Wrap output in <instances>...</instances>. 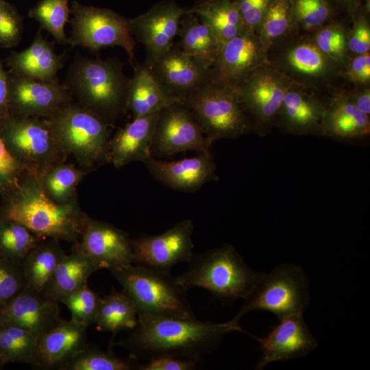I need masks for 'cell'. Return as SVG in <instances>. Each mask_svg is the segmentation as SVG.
I'll use <instances>...</instances> for the list:
<instances>
[{
    "instance_id": "obj_1",
    "label": "cell",
    "mask_w": 370,
    "mask_h": 370,
    "mask_svg": "<svg viewBox=\"0 0 370 370\" xmlns=\"http://www.w3.org/2000/svg\"><path fill=\"white\" fill-rule=\"evenodd\" d=\"M244 332L238 322L201 321L195 319L160 318L138 320L130 334L114 345L124 347L137 360L170 355L201 360L213 351L223 336Z\"/></svg>"
},
{
    "instance_id": "obj_2",
    "label": "cell",
    "mask_w": 370,
    "mask_h": 370,
    "mask_svg": "<svg viewBox=\"0 0 370 370\" xmlns=\"http://www.w3.org/2000/svg\"><path fill=\"white\" fill-rule=\"evenodd\" d=\"M7 197L0 219L16 221L43 238L78 242L88 217L75 201L65 204L54 201L40 177L29 174Z\"/></svg>"
},
{
    "instance_id": "obj_3",
    "label": "cell",
    "mask_w": 370,
    "mask_h": 370,
    "mask_svg": "<svg viewBox=\"0 0 370 370\" xmlns=\"http://www.w3.org/2000/svg\"><path fill=\"white\" fill-rule=\"evenodd\" d=\"M109 271L133 300L138 320L196 318L187 291L170 271L133 264Z\"/></svg>"
},
{
    "instance_id": "obj_4",
    "label": "cell",
    "mask_w": 370,
    "mask_h": 370,
    "mask_svg": "<svg viewBox=\"0 0 370 370\" xmlns=\"http://www.w3.org/2000/svg\"><path fill=\"white\" fill-rule=\"evenodd\" d=\"M68 89L109 124L127 109L130 78L116 59L79 57L68 73Z\"/></svg>"
},
{
    "instance_id": "obj_5",
    "label": "cell",
    "mask_w": 370,
    "mask_h": 370,
    "mask_svg": "<svg viewBox=\"0 0 370 370\" xmlns=\"http://www.w3.org/2000/svg\"><path fill=\"white\" fill-rule=\"evenodd\" d=\"M186 271L176 277L186 290L199 287L225 301L245 299L262 273L249 268L231 245L193 254Z\"/></svg>"
},
{
    "instance_id": "obj_6",
    "label": "cell",
    "mask_w": 370,
    "mask_h": 370,
    "mask_svg": "<svg viewBox=\"0 0 370 370\" xmlns=\"http://www.w3.org/2000/svg\"><path fill=\"white\" fill-rule=\"evenodd\" d=\"M47 119L63 153L87 167L110 162L109 123L99 116L69 103Z\"/></svg>"
},
{
    "instance_id": "obj_7",
    "label": "cell",
    "mask_w": 370,
    "mask_h": 370,
    "mask_svg": "<svg viewBox=\"0 0 370 370\" xmlns=\"http://www.w3.org/2000/svg\"><path fill=\"white\" fill-rule=\"evenodd\" d=\"M183 102L190 109L210 143L252 132L236 87L210 77Z\"/></svg>"
},
{
    "instance_id": "obj_8",
    "label": "cell",
    "mask_w": 370,
    "mask_h": 370,
    "mask_svg": "<svg viewBox=\"0 0 370 370\" xmlns=\"http://www.w3.org/2000/svg\"><path fill=\"white\" fill-rule=\"evenodd\" d=\"M245 303L232 319L239 322L247 313L267 310L278 319L303 313L310 302L309 283L303 269L298 264L284 263L267 273H262Z\"/></svg>"
},
{
    "instance_id": "obj_9",
    "label": "cell",
    "mask_w": 370,
    "mask_h": 370,
    "mask_svg": "<svg viewBox=\"0 0 370 370\" xmlns=\"http://www.w3.org/2000/svg\"><path fill=\"white\" fill-rule=\"evenodd\" d=\"M297 32L271 47L268 60L295 84L316 91L342 76L341 66L324 53L312 37Z\"/></svg>"
},
{
    "instance_id": "obj_10",
    "label": "cell",
    "mask_w": 370,
    "mask_h": 370,
    "mask_svg": "<svg viewBox=\"0 0 370 370\" xmlns=\"http://www.w3.org/2000/svg\"><path fill=\"white\" fill-rule=\"evenodd\" d=\"M0 135L30 175L41 177L63 153L47 118L10 114L0 121Z\"/></svg>"
},
{
    "instance_id": "obj_11",
    "label": "cell",
    "mask_w": 370,
    "mask_h": 370,
    "mask_svg": "<svg viewBox=\"0 0 370 370\" xmlns=\"http://www.w3.org/2000/svg\"><path fill=\"white\" fill-rule=\"evenodd\" d=\"M294 84L268 60L236 87L252 132L260 136L271 132L286 93Z\"/></svg>"
},
{
    "instance_id": "obj_12",
    "label": "cell",
    "mask_w": 370,
    "mask_h": 370,
    "mask_svg": "<svg viewBox=\"0 0 370 370\" xmlns=\"http://www.w3.org/2000/svg\"><path fill=\"white\" fill-rule=\"evenodd\" d=\"M70 11V44L92 51L119 46L126 51L133 64L135 42L128 19L109 9L84 5L75 1Z\"/></svg>"
},
{
    "instance_id": "obj_13",
    "label": "cell",
    "mask_w": 370,
    "mask_h": 370,
    "mask_svg": "<svg viewBox=\"0 0 370 370\" xmlns=\"http://www.w3.org/2000/svg\"><path fill=\"white\" fill-rule=\"evenodd\" d=\"M212 145L184 102L173 103L159 112L151 145L152 157H169L188 151L208 152Z\"/></svg>"
},
{
    "instance_id": "obj_14",
    "label": "cell",
    "mask_w": 370,
    "mask_h": 370,
    "mask_svg": "<svg viewBox=\"0 0 370 370\" xmlns=\"http://www.w3.org/2000/svg\"><path fill=\"white\" fill-rule=\"evenodd\" d=\"M194 225L184 219L158 235H142L130 240L133 264L170 271L175 264L193 257Z\"/></svg>"
},
{
    "instance_id": "obj_15",
    "label": "cell",
    "mask_w": 370,
    "mask_h": 370,
    "mask_svg": "<svg viewBox=\"0 0 370 370\" xmlns=\"http://www.w3.org/2000/svg\"><path fill=\"white\" fill-rule=\"evenodd\" d=\"M71 103L68 88L57 81L44 82L9 75L8 106L11 115L49 118Z\"/></svg>"
},
{
    "instance_id": "obj_16",
    "label": "cell",
    "mask_w": 370,
    "mask_h": 370,
    "mask_svg": "<svg viewBox=\"0 0 370 370\" xmlns=\"http://www.w3.org/2000/svg\"><path fill=\"white\" fill-rule=\"evenodd\" d=\"M186 10L172 1H160L149 10L128 19L130 32L141 42L151 62L167 51L177 35Z\"/></svg>"
},
{
    "instance_id": "obj_17",
    "label": "cell",
    "mask_w": 370,
    "mask_h": 370,
    "mask_svg": "<svg viewBox=\"0 0 370 370\" xmlns=\"http://www.w3.org/2000/svg\"><path fill=\"white\" fill-rule=\"evenodd\" d=\"M278 325L260 338L262 352L256 369H263L272 362L286 361L303 357L318 345V342L306 325L303 313L291 314L279 319Z\"/></svg>"
},
{
    "instance_id": "obj_18",
    "label": "cell",
    "mask_w": 370,
    "mask_h": 370,
    "mask_svg": "<svg viewBox=\"0 0 370 370\" xmlns=\"http://www.w3.org/2000/svg\"><path fill=\"white\" fill-rule=\"evenodd\" d=\"M268 61L267 51L258 35L245 30L225 42L210 70V76L237 87L258 66Z\"/></svg>"
},
{
    "instance_id": "obj_19",
    "label": "cell",
    "mask_w": 370,
    "mask_h": 370,
    "mask_svg": "<svg viewBox=\"0 0 370 370\" xmlns=\"http://www.w3.org/2000/svg\"><path fill=\"white\" fill-rule=\"evenodd\" d=\"M328 101L316 90L294 84L286 93L275 127L288 134L323 136V119Z\"/></svg>"
},
{
    "instance_id": "obj_20",
    "label": "cell",
    "mask_w": 370,
    "mask_h": 370,
    "mask_svg": "<svg viewBox=\"0 0 370 370\" xmlns=\"http://www.w3.org/2000/svg\"><path fill=\"white\" fill-rule=\"evenodd\" d=\"M146 65L166 92L182 102L210 77V69L174 45Z\"/></svg>"
},
{
    "instance_id": "obj_21",
    "label": "cell",
    "mask_w": 370,
    "mask_h": 370,
    "mask_svg": "<svg viewBox=\"0 0 370 370\" xmlns=\"http://www.w3.org/2000/svg\"><path fill=\"white\" fill-rule=\"evenodd\" d=\"M75 246L100 269H116L133 264L130 238L114 225L88 217Z\"/></svg>"
},
{
    "instance_id": "obj_22",
    "label": "cell",
    "mask_w": 370,
    "mask_h": 370,
    "mask_svg": "<svg viewBox=\"0 0 370 370\" xmlns=\"http://www.w3.org/2000/svg\"><path fill=\"white\" fill-rule=\"evenodd\" d=\"M58 304L25 286L0 308V323L21 328L40 338L62 319Z\"/></svg>"
},
{
    "instance_id": "obj_23",
    "label": "cell",
    "mask_w": 370,
    "mask_h": 370,
    "mask_svg": "<svg viewBox=\"0 0 370 370\" xmlns=\"http://www.w3.org/2000/svg\"><path fill=\"white\" fill-rule=\"evenodd\" d=\"M144 164L158 181L179 191L195 193L205 184L217 179L210 151L173 161L151 157Z\"/></svg>"
},
{
    "instance_id": "obj_24",
    "label": "cell",
    "mask_w": 370,
    "mask_h": 370,
    "mask_svg": "<svg viewBox=\"0 0 370 370\" xmlns=\"http://www.w3.org/2000/svg\"><path fill=\"white\" fill-rule=\"evenodd\" d=\"M87 328L73 319L61 321L38 338L40 368L60 370L88 345Z\"/></svg>"
},
{
    "instance_id": "obj_25",
    "label": "cell",
    "mask_w": 370,
    "mask_h": 370,
    "mask_svg": "<svg viewBox=\"0 0 370 370\" xmlns=\"http://www.w3.org/2000/svg\"><path fill=\"white\" fill-rule=\"evenodd\" d=\"M158 113L132 119L110 140V162L115 167L121 168L135 161L144 163L152 157L151 145Z\"/></svg>"
},
{
    "instance_id": "obj_26",
    "label": "cell",
    "mask_w": 370,
    "mask_h": 370,
    "mask_svg": "<svg viewBox=\"0 0 370 370\" xmlns=\"http://www.w3.org/2000/svg\"><path fill=\"white\" fill-rule=\"evenodd\" d=\"M323 136L338 140H353L370 134L369 115L352 102L345 90H334L328 98L323 119Z\"/></svg>"
},
{
    "instance_id": "obj_27",
    "label": "cell",
    "mask_w": 370,
    "mask_h": 370,
    "mask_svg": "<svg viewBox=\"0 0 370 370\" xmlns=\"http://www.w3.org/2000/svg\"><path fill=\"white\" fill-rule=\"evenodd\" d=\"M12 73L44 82H54L62 66V58L56 54L51 43L37 33L27 49L12 53L8 58Z\"/></svg>"
},
{
    "instance_id": "obj_28",
    "label": "cell",
    "mask_w": 370,
    "mask_h": 370,
    "mask_svg": "<svg viewBox=\"0 0 370 370\" xmlns=\"http://www.w3.org/2000/svg\"><path fill=\"white\" fill-rule=\"evenodd\" d=\"M178 101L166 92L146 64L135 67L127 97V109L133 119L160 112Z\"/></svg>"
},
{
    "instance_id": "obj_29",
    "label": "cell",
    "mask_w": 370,
    "mask_h": 370,
    "mask_svg": "<svg viewBox=\"0 0 370 370\" xmlns=\"http://www.w3.org/2000/svg\"><path fill=\"white\" fill-rule=\"evenodd\" d=\"M177 35L180 38L178 47L210 69L222 47L211 29L195 14L186 10Z\"/></svg>"
},
{
    "instance_id": "obj_30",
    "label": "cell",
    "mask_w": 370,
    "mask_h": 370,
    "mask_svg": "<svg viewBox=\"0 0 370 370\" xmlns=\"http://www.w3.org/2000/svg\"><path fill=\"white\" fill-rule=\"evenodd\" d=\"M99 270L94 262L74 246L59 264L44 294L59 303L66 295L87 284L88 278Z\"/></svg>"
},
{
    "instance_id": "obj_31",
    "label": "cell",
    "mask_w": 370,
    "mask_h": 370,
    "mask_svg": "<svg viewBox=\"0 0 370 370\" xmlns=\"http://www.w3.org/2000/svg\"><path fill=\"white\" fill-rule=\"evenodd\" d=\"M186 10L206 23L222 45L245 30L232 0H199Z\"/></svg>"
},
{
    "instance_id": "obj_32",
    "label": "cell",
    "mask_w": 370,
    "mask_h": 370,
    "mask_svg": "<svg viewBox=\"0 0 370 370\" xmlns=\"http://www.w3.org/2000/svg\"><path fill=\"white\" fill-rule=\"evenodd\" d=\"M42 241L25 256L21 266L26 286L44 293L66 254L59 241Z\"/></svg>"
},
{
    "instance_id": "obj_33",
    "label": "cell",
    "mask_w": 370,
    "mask_h": 370,
    "mask_svg": "<svg viewBox=\"0 0 370 370\" xmlns=\"http://www.w3.org/2000/svg\"><path fill=\"white\" fill-rule=\"evenodd\" d=\"M137 323L136 306L123 290H113L101 298L94 323L99 331L115 334L122 330H132Z\"/></svg>"
},
{
    "instance_id": "obj_34",
    "label": "cell",
    "mask_w": 370,
    "mask_h": 370,
    "mask_svg": "<svg viewBox=\"0 0 370 370\" xmlns=\"http://www.w3.org/2000/svg\"><path fill=\"white\" fill-rule=\"evenodd\" d=\"M0 358L4 365L19 362L40 368L38 338L21 328L0 323Z\"/></svg>"
},
{
    "instance_id": "obj_35",
    "label": "cell",
    "mask_w": 370,
    "mask_h": 370,
    "mask_svg": "<svg viewBox=\"0 0 370 370\" xmlns=\"http://www.w3.org/2000/svg\"><path fill=\"white\" fill-rule=\"evenodd\" d=\"M293 0H273L261 23L258 36L267 51L295 32Z\"/></svg>"
},
{
    "instance_id": "obj_36",
    "label": "cell",
    "mask_w": 370,
    "mask_h": 370,
    "mask_svg": "<svg viewBox=\"0 0 370 370\" xmlns=\"http://www.w3.org/2000/svg\"><path fill=\"white\" fill-rule=\"evenodd\" d=\"M44 239L16 221L0 219V255L4 258L21 264Z\"/></svg>"
},
{
    "instance_id": "obj_37",
    "label": "cell",
    "mask_w": 370,
    "mask_h": 370,
    "mask_svg": "<svg viewBox=\"0 0 370 370\" xmlns=\"http://www.w3.org/2000/svg\"><path fill=\"white\" fill-rule=\"evenodd\" d=\"M110 348L103 351L97 347H87L60 370H138V361L129 356L120 358Z\"/></svg>"
},
{
    "instance_id": "obj_38",
    "label": "cell",
    "mask_w": 370,
    "mask_h": 370,
    "mask_svg": "<svg viewBox=\"0 0 370 370\" xmlns=\"http://www.w3.org/2000/svg\"><path fill=\"white\" fill-rule=\"evenodd\" d=\"M83 174L72 164L58 163L40 178L49 196L56 203L65 204L75 201V190Z\"/></svg>"
},
{
    "instance_id": "obj_39",
    "label": "cell",
    "mask_w": 370,
    "mask_h": 370,
    "mask_svg": "<svg viewBox=\"0 0 370 370\" xmlns=\"http://www.w3.org/2000/svg\"><path fill=\"white\" fill-rule=\"evenodd\" d=\"M69 0H40L28 13L29 17L38 21L60 44L69 43L64 32L68 21Z\"/></svg>"
},
{
    "instance_id": "obj_40",
    "label": "cell",
    "mask_w": 370,
    "mask_h": 370,
    "mask_svg": "<svg viewBox=\"0 0 370 370\" xmlns=\"http://www.w3.org/2000/svg\"><path fill=\"white\" fill-rule=\"evenodd\" d=\"M297 31L314 32L332 21L337 8L332 0H293Z\"/></svg>"
},
{
    "instance_id": "obj_41",
    "label": "cell",
    "mask_w": 370,
    "mask_h": 370,
    "mask_svg": "<svg viewBox=\"0 0 370 370\" xmlns=\"http://www.w3.org/2000/svg\"><path fill=\"white\" fill-rule=\"evenodd\" d=\"M347 32L341 23L332 20L316 30L312 36L317 47L337 62L343 71L350 58Z\"/></svg>"
},
{
    "instance_id": "obj_42",
    "label": "cell",
    "mask_w": 370,
    "mask_h": 370,
    "mask_svg": "<svg viewBox=\"0 0 370 370\" xmlns=\"http://www.w3.org/2000/svg\"><path fill=\"white\" fill-rule=\"evenodd\" d=\"M101 298L86 284L62 297L59 303L70 310L71 319L88 327L95 323Z\"/></svg>"
},
{
    "instance_id": "obj_43",
    "label": "cell",
    "mask_w": 370,
    "mask_h": 370,
    "mask_svg": "<svg viewBox=\"0 0 370 370\" xmlns=\"http://www.w3.org/2000/svg\"><path fill=\"white\" fill-rule=\"evenodd\" d=\"M352 27L347 32V48L350 57L369 52V0L350 15Z\"/></svg>"
},
{
    "instance_id": "obj_44",
    "label": "cell",
    "mask_w": 370,
    "mask_h": 370,
    "mask_svg": "<svg viewBox=\"0 0 370 370\" xmlns=\"http://www.w3.org/2000/svg\"><path fill=\"white\" fill-rule=\"evenodd\" d=\"M25 286L21 264L0 255V308Z\"/></svg>"
},
{
    "instance_id": "obj_45",
    "label": "cell",
    "mask_w": 370,
    "mask_h": 370,
    "mask_svg": "<svg viewBox=\"0 0 370 370\" xmlns=\"http://www.w3.org/2000/svg\"><path fill=\"white\" fill-rule=\"evenodd\" d=\"M27 171L23 164L10 153L0 135V193L6 196L22 182Z\"/></svg>"
},
{
    "instance_id": "obj_46",
    "label": "cell",
    "mask_w": 370,
    "mask_h": 370,
    "mask_svg": "<svg viewBox=\"0 0 370 370\" xmlns=\"http://www.w3.org/2000/svg\"><path fill=\"white\" fill-rule=\"evenodd\" d=\"M23 32L21 18L16 10L0 0V47H12L19 42Z\"/></svg>"
},
{
    "instance_id": "obj_47",
    "label": "cell",
    "mask_w": 370,
    "mask_h": 370,
    "mask_svg": "<svg viewBox=\"0 0 370 370\" xmlns=\"http://www.w3.org/2000/svg\"><path fill=\"white\" fill-rule=\"evenodd\" d=\"M236 5L245 29L256 34L263 18L273 0H232Z\"/></svg>"
},
{
    "instance_id": "obj_48",
    "label": "cell",
    "mask_w": 370,
    "mask_h": 370,
    "mask_svg": "<svg viewBox=\"0 0 370 370\" xmlns=\"http://www.w3.org/2000/svg\"><path fill=\"white\" fill-rule=\"evenodd\" d=\"M342 76L345 77L356 86H369V52L350 57L343 71Z\"/></svg>"
},
{
    "instance_id": "obj_49",
    "label": "cell",
    "mask_w": 370,
    "mask_h": 370,
    "mask_svg": "<svg viewBox=\"0 0 370 370\" xmlns=\"http://www.w3.org/2000/svg\"><path fill=\"white\" fill-rule=\"evenodd\" d=\"M200 360L162 355L147 360L145 364H139L138 370H193Z\"/></svg>"
},
{
    "instance_id": "obj_50",
    "label": "cell",
    "mask_w": 370,
    "mask_h": 370,
    "mask_svg": "<svg viewBox=\"0 0 370 370\" xmlns=\"http://www.w3.org/2000/svg\"><path fill=\"white\" fill-rule=\"evenodd\" d=\"M345 91L358 109L368 115L370 114L369 86H355L352 90Z\"/></svg>"
},
{
    "instance_id": "obj_51",
    "label": "cell",
    "mask_w": 370,
    "mask_h": 370,
    "mask_svg": "<svg viewBox=\"0 0 370 370\" xmlns=\"http://www.w3.org/2000/svg\"><path fill=\"white\" fill-rule=\"evenodd\" d=\"M9 74L0 61V121L10 113L8 106Z\"/></svg>"
},
{
    "instance_id": "obj_52",
    "label": "cell",
    "mask_w": 370,
    "mask_h": 370,
    "mask_svg": "<svg viewBox=\"0 0 370 370\" xmlns=\"http://www.w3.org/2000/svg\"><path fill=\"white\" fill-rule=\"evenodd\" d=\"M367 0H332L337 10H341L349 16L360 8Z\"/></svg>"
},
{
    "instance_id": "obj_53",
    "label": "cell",
    "mask_w": 370,
    "mask_h": 370,
    "mask_svg": "<svg viewBox=\"0 0 370 370\" xmlns=\"http://www.w3.org/2000/svg\"><path fill=\"white\" fill-rule=\"evenodd\" d=\"M4 366L1 358H0V369H1Z\"/></svg>"
}]
</instances>
